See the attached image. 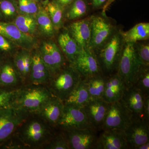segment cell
Wrapping results in <instances>:
<instances>
[{"mask_svg": "<svg viewBox=\"0 0 149 149\" xmlns=\"http://www.w3.org/2000/svg\"><path fill=\"white\" fill-rule=\"evenodd\" d=\"M124 42L121 30H116L111 38L95 52L102 73L106 77L117 73Z\"/></svg>", "mask_w": 149, "mask_h": 149, "instance_id": "6da1fadb", "label": "cell"}, {"mask_svg": "<svg viewBox=\"0 0 149 149\" xmlns=\"http://www.w3.org/2000/svg\"><path fill=\"white\" fill-rule=\"evenodd\" d=\"M42 118L24 121L18 129V137L26 148H38L47 144L54 135L50 125Z\"/></svg>", "mask_w": 149, "mask_h": 149, "instance_id": "7a4b0ae2", "label": "cell"}, {"mask_svg": "<svg viewBox=\"0 0 149 149\" xmlns=\"http://www.w3.org/2000/svg\"><path fill=\"white\" fill-rule=\"evenodd\" d=\"M54 96L44 85L30 84L20 87L13 106L24 110L29 114L37 112Z\"/></svg>", "mask_w": 149, "mask_h": 149, "instance_id": "3957f363", "label": "cell"}, {"mask_svg": "<svg viewBox=\"0 0 149 149\" xmlns=\"http://www.w3.org/2000/svg\"><path fill=\"white\" fill-rule=\"evenodd\" d=\"M83 79L80 73L69 64L51 77L48 88L54 96L63 102Z\"/></svg>", "mask_w": 149, "mask_h": 149, "instance_id": "277c9868", "label": "cell"}, {"mask_svg": "<svg viewBox=\"0 0 149 149\" xmlns=\"http://www.w3.org/2000/svg\"><path fill=\"white\" fill-rule=\"evenodd\" d=\"M142 65L136 54L134 43H125L119 60L117 73L126 88L135 84Z\"/></svg>", "mask_w": 149, "mask_h": 149, "instance_id": "5b68a950", "label": "cell"}, {"mask_svg": "<svg viewBox=\"0 0 149 149\" xmlns=\"http://www.w3.org/2000/svg\"><path fill=\"white\" fill-rule=\"evenodd\" d=\"M91 18V38L89 47L96 52L109 40L117 29L106 13L92 15Z\"/></svg>", "mask_w": 149, "mask_h": 149, "instance_id": "8992f818", "label": "cell"}, {"mask_svg": "<svg viewBox=\"0 0 149 149\" xmlns=\"http://www.w3.org/2000/svg\"><path fill=\"white\" fill-rule=\"evenodd\" d=\"M29 113L16 107L0 109V143L14 134L27 120Z\"/></svg>", "mask_w": 149, "mask_h": 149, "instance_id": "52a82bcc", "label": "cell"}, {"mask_svg": "<svg viewBox=\"0 0 149 149\" xmlns=\"http://www.w3.org/2000/svg\"><path fill=\"white\" fill-rule=\"evenodd\" d=\"M133 119L132 115L120 100L109 104L102 130H117L125 131Z\"/></svg>", "mask_w": 149, "mask_h": 149, "instance_id": "ba28073f", "label": "cell"}, {"mask_svg": "<svg viewBox=\"0 0 149 149\" xmlns=\"http://www.w3.org/2000/svg\"><path fill=\"white\" fill-rule=\"evenodd\" d=\"M56 127L63 131L93 128L89 122L84 108L66 104H64Z\"/></svg>", "mask_w": 149, "mask_h": 149, "instance_id": "9c48e42d", "label": "cell"}, {"mask_svg": "<svg viewBox=\"0 0 149 149\" xmlns=\"http://www.w3.org/2000/svg\"><path fill=\"white\" fill-rule=\"evenodd\" d=\"M70 65L84 79L102 73L95 52L90 47L81 48L74 61Z\"/></svg>", "mask_w": 149, "mask_h": 149, "instance_id": "30bf717a", "label": "cell"}, {"mask_svg": "<svg viewBox=\"0 0 149 149\" xmlns=\"http://www.w3.org/2000/svg\"><path fill=\"white\" fill-rule=\"evenodd\" d=\"M40 54L51 77L66 66L67 61L60 48L52 41L43 42Z\"/></svg>", "mask_w": 149, "mask_h": 149, "instance_id": "8fae6325", "label": "cell"}, {"mask_svg": "<svg viewBox=\"0 0 149 149\" xmlns=\"http://www.w3.org/2000/svg\"><path fill=\"white\" fill-rule=\"evenodd\" d=\"M63 131L69 149H96L98 136L95 129L84 128Z\"/></svg>", "mask_w": 149, "mask_h": 149, "instance_id": "7c38bea8", "label": "cell"}, {"mask_svg": "<svg viewBox=\"0 0 149 149\" xmlns=\"http://www.w3.org/2000/svg\"><path fill=\"white\" fill-rule=\"evenodd\" d=\"M124 132L129 149H136L149 142V121L142 118L133 119Z\"/></svg>", "mask_w": 149, "mask_h": 149, "instance_id": "4fadbf2b", "label": "cell"}, {"mask_svg": "<svg viewBox=\"0 0 149 149\" xmlns=\"http://www.w3.org/2000/svg\"><path fill=\"white\" fill-rule=\"evenodd\" d=\"M145 96L134 85L126 88L124 91L121 100L132 115L133 119H144L143 104Z\"/></svg>", "mask_w": 149, "mask_h": 149, "instance_id": "5bb4252c", "label": "cell"}, {"mask_svg": "<svg viewBox=\"0 0 149 149\" xmlns=\"http://www.w3.org/2000/svg\"><path fill=\"white\" fill-rule=\"evenodd\" d=\"M109 103L102 99L90 100L84 107L90 124L97 131H101Z\"/></svg>", "mask_w": 149, "mask_h": 149, "instance_id": "9a60e30c", "label": "cell"}, {"mask_svg": "<svg viewBox=\"0 0 149 149\" xmlns=\"http://www.w3.org/2000/svg\"><path fill=\"white\" fill-rule=\"evenodd\" d=\"M0 34L26 49H32L35 45L34 37L23 33L14 24L0 22Z\"/></svg>", "mask_w": 149, "mask_h": 149, "instance_id": "2e32d148", "label": "cell"}, {"mask_svg": "<svg viewBox=\"0 0 149 149\" xmlns=\"http://www.w3.org/2000/svg\"><path fill=\"white\" fill-rule=\"evenodd\" d=\"M98 137L97 149H127L129 147L122 130H102Z\"/></svg>", "mask_w": 149, "mask_h": 149, "instance_id": "e0dca14e", "label": "cell"}, {"mask_svg": "<svg viewBox=\"0 0 149 149\" xmlns=\"http://www.w3.org/2000/svg\"><path fill=\"white\" fill-rule=\"evenodd\" d=\"M80 48L90 47L91 38V17L73 22L67 29Z\"/></svg>", "mask_w": 149, "mask_h": 149, "instance_id": "ac0fdd59", "label": "cell"}, {"mask_svg": "<svg viewBox=\"0 0 149 149\" xmlns=\"http://www.w3.org/2000/svg\"><path fill=\"white\" fill-rule=\"evenodd\" d=\"M64 105L62 101L53 96L44 104L36 114L50 126L56 127L61 117Z\"/></svg>", "mask_w": 149, "mask_h": 149, "instance_id": "d6986e66", "label": "cell"}, {"mask_svg": "<svg viewBox=\"0 0 149 149\" xmlns=\"http://www.w3.org/2000/svg\"><path fill=\"white\" fill-rule=\"evenodd\" d=\"M50 73L42 58L40 52L32 54V63L29 78L30 84L44 85L49 83Z\"/></svg>", "mask_w": 149, "mask_h": 149, "instance_id": "ffe728a7", "label": "cell"}, {"mask_svg": "<svg viewBox=\"0 0 149 149\" xmlns=\"http://www.w3.org/2000/svg\"><path fill=\"white\" fill-rule=\"evenodd\" d=\"M126 88L117 73L107 77L103 100L109 104L120 100Z\"/></svg>", "mask_w": 149, "mask_h": 149, "instance_id": "44dd1931", "label": "cell"}, {"mask_svg": "<svg viewBox=\"0 0 149 149\" xmlns=\"http://www.w3.org/2000/svg\"><path fill=\"white\" fill-rule=\"evenodd\" d=\"M58 42L67 61L71 64L81 48L71 37L67 29L61 32L58 37Z\"/></svg>", "mask_w": 149, "mask_h": 149, "instance_id": "7402d4cb", "label": "cell"}, {"mask_svg": "<svg viewBox=\"0 0 149 149\" xmlns=\"http://www.w3.org/2000/svg\"><path fill=\"white\" fill-rule=\"evenodd\" d=\"M91 100L86 79H82L64 102V104L84 108Z\"/></svg>", "mask_w": 149, "mask_h": 149, "instance_id": "603a6c76", "label": "cell"}, {"mask_svg": "<svg viewBox=\"0 0 149 149\" xmlns=\"http://www.w3.org/2000/svg\"><path fill=\"white\" fill-rule=\"evenodd\" d=\"M21 77L15 66L10 63H6L0 68V87L15 88L22 82Z\"/></svg>", "mask_w": 149, "mask_h": 149, "instance_id": "cb8c5ba5", "label": "cell"}, {"mask_svg": "<svg viewBox=\"0 0 149 149\" xmlns=\"http://www.w3.org/2000/svg\"><path fill=\"white\" fill-rule=\"evenodd\" d=\"M121 35L125 43H136L146 41L149 38V23H138L128 31H121Z\"/></svg>", "mask_w": 149, "mask_h": 149, "instance_id": "d4e9b609", "label": "cell"}, {"mask_svg": "<svg viewBox=\"0 0 149 149\" xmlns=\"http://www.w3.org/2000/svg\"><path fill=\"white\" fill-rule=\"evenodd\" d=\"M85 79L91 100L102 99L106 76L101 73Z\"/></svg>", "mask_w": 149, "mask_h": 149, "instance_id": "484cf974", "label": "cell"}, {"mask_svg": "<svg viewBox=\"0 0 149 149\" xmlns=\"http://www.w3.org/2000/svg\"><path fill=\"white\" fill-rule=\"evenodd\" d=\"M91 10L87 0H74L64 11L67 19L74 20L86 16Z\"/></svg>", "mask_w": 149, "mask_h": 149, "instance_id": "4316f807", "label": "cell"}, {"mask_svg": "<svg viewBox=\"0 0 149 149\" xmlns=\"http://www.w3.org/2000/svg\"><path fill=\"white\" fill-rule=\"evenodd\" d=\"M36 20L38 29L44 36L48 37L54 36L55 29L53 24L46 9L39 8Z\"/></svg>", "mask_w": 149, "mask_h": 149, "instance_id": "83f0119b", "label": "cell"}, {"mask_svg": "<svg viewBox=\"0 0 149 149\" xmlns=\"http://www.w3.org/2000/svg\"><path fill=\"white\" fill-rule=\"evenodd\" d=\"M14 24L23 33L34 37L37 32V24L36 19L28 15H22L17 17Z\"/></svg>", "mask_w": 149, "mask_h": 149, "instance_id": "f1b7e54d", "label": "cell"}, {"mask_svg": "<svg viewBox=\"0 0 149 149\" xmlns=\"http://www.w3.org/2000/svg\"><path fill=\"white\" fill-rule=\"evenodd\" d=\"M53 24L55 30H59L63 24L64 9L54 1L49 2L46 8Z\"/></svg>", "mask_w": 149, "mask_h": 149, "instance_id": "f546056e", "label": "cell"}, {"mask_svg": "<svg viewBox=\"0 0 149 149\" xmlns=\"http://www.w3.org/2000/svg\"><path fill=\"white\" fill-rule=\"evenodd\" d=\"M19 88H0V109L13 106Z\"/></svg>", "mask_w": 149, "mask_h": 149, "instance_id": "4dcf8cb0", "label": "cell"}, {"mask_svg": "<svg viewBox=\"0 0 149 149\" xmlns=\"http://www.w3.org/2000/svg\"><path fill=\"white\" fill-rule=\"evenodd\" d=\"M134 85L145 96L149 95V66L141 65Z\"/></svg>", "mask_w": 149, "mask_h": 149, "instance_id": "1f68e13d", "label": "cell"}, {"mask_svg": "<svg viewBox=\"0 0 149 149\" xmlns=\"http://www.w3.org/2000/svg\"><path fill=\"white\" fill-rule=\"evenodd\" d=\"M144 41L134 43L136 54L142 65L149 66V44Z\"/></svg>", "mask_w": 149, "mask_h": 149, "instance_id": "d6a6232c", "label": "cell"}, {"mask_svg": "<svg viewBox=\"0 0 149 149\" xmlns=\"http://www.w3.org/2000/svg\"><path fill=\"white\" fill-rule=\"evenodd\" d=\"M45 148L48 149H69L67 140L63 131L54 136L46 144Z\"/></svg>", "mask_w": 149, "mask_h": 149, "instance_id": "836d02e7", "label": "cell"}, {"mask_svg": "<svg viewBox=\"0 0 149 149\" xmlns=\"http://www.w3.org/2000/svg\"><path fill=\"white\" fill-rule=\"evenodd\" d=\"M17 4L20 12L24 15L37 14L39 10L37 3L32 0H17Z\"/></svg>", "mask_w": 149, "mask_h": 149, "instance_id": "e575fe53", "label": "cell"}, {"mask_svg": "<svg viewBox=\"0 0 149 149\" xmlns=\"http://www.w3.org/2000/svg\"><path fill=\"white\" fill-rule=\"evenodd\" d=\"M25 51L19 52L17 54L14 58L15 68L21 77L22 81L24 80V57Z\"/></svg>", "mask_w": 149, "mask_h": 149, "instance_id": "d590c367", "label": "cell"}, {"mask_svg": "<svg viewBox=\"0 0 149 149\" xmlns=\"http://www.w3.org/2000/svg\"><path fill=\"white\" fill-rule=\"evenodd\" d=\"M0 10L5 16L13 17L16 13V10L13 3L9 0L0 1Z\"/></svg>", "mask_w": 149, "mask_h": 149, "instance_id": "8d00e7d4", "label": "cell"}, {"mask_svg": "<svg viewBox=\"0 0 149 149\" xmlns=\"http://www.w3.org/2000/svg\"><path fill=\"white\" fill-rule=\"evenodd\" d=\"M108 0H87L91 9H102Z\"/></svg>", "mask_w": 149, "mask_h": 149, "instance_id": "74e56055", "label": "cell"}, {"mask_svg": "<svg viewBox=\"0 0 149 149\" xmlns=\"http://www.w3.org/2000/svg\"><path fill=\"white\" fill-rule=\"evenodd\" d=\"M12 49V46L7 39L0 34V50L9 52Z\"/></svg>", "mask_w": 149, "mask_h": 149, "instance_id": "f35d334b", "label": "cell"}, {"mask_svg": "<svg viewBox=\"0 0 149 149\" xmlns=\"http://www.w3.org/2000/svg\"><path fill=\"white\" fill-rule=\"evenodd\" d=\"M144 119L149 121V95L146 96L143 104Z\"/></svg>", "mask_w": 149, "mask_h": 149, "instance_id": "ab89813d", "label": "cell"}, {"mask_svg": "<svg viewBox=\"0 0 149 149\" xmlns=\"http://www.w3.org/2000/svg\"><path fill=\"white\" fill-rule=\"evenodd\" d=\"M54 1L65 9L74 0H54Z\"/></svg>", "mask_w": 149, "mask_h": 149, "instance_id": "60d3db41", "label": "cell"}, {"mask_svg": "<svg viewBox=\"0 0 149 149\" xmlns=\"http://www.w3.org/2000/svg\"><path fill=\"white\" fill-rule=\"evenodd\" d=\"M116 1V0H108V1L107 2L106 4L104 6L103 8L102 9V12L104 13H106V11L107 10L109 7L115 1Z\"/></svg>", "mask_w": 149, "mask_h": 149, "instance_id": "b9f144b4", "label": "cell"}, {"mask_svg": "<svg viewBox=\"0 0 149 149\" xmlns=\"http://www.w3.org/2000/svg\"><path fill=\"white\" fill-rule=\"evenodd\" d=\"M149 149V142L146 143L141 145L137 147L136 149Z\"/></svg>", "mask_w": 149, "mask_h": 149, "instance_id": "7bdbcfd3", "label": "cell"}, {"mask_svg": "<svg viewBox=\"0 0 149 149\" xmlns=\"http://www.w3.org/2000/svg\"><path fill=\"white\" fill-rule=\"evenodd\" d=\"M32 1H35L36 2L37 1H40V0H32Z\"/></svg>", "mask_w": 149, "mask_h": 149, "instance_id": "ee69618b", "label": "cell"}, {"mask_svg": "<svg viewBox=\"0 0 149 149\" xmlns=\"http://www.w3.org/2000/svg\"><path fill=\"white\" fill-rule=\"evenodd\" d=\"M1 65H0V68H1Z\"/></svg>", "mask_w": 149, "mask_h": 149, "instance_id": "f6af8a7d", "label": "cell"}]
</instances>
